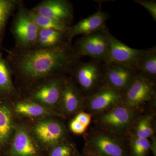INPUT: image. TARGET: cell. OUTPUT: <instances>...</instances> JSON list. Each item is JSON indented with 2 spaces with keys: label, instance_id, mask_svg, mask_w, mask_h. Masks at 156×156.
Returning a JSON list of instances; mask_svg holds the SVG:
<instances>
[{
  "label": "cell",
  "instance_id": "6da1fadb",
  "mask_svg": "<svg viewBox=\"0 0 156 156\" xmlns=\"http://www.w3.org/2000/svg\"><path fill=\"white\" fill-rule=\"evenodd\" d=\"M13 76L20 87L29 91L41 81L56 76H69L80 59L71 44L53 48L29 50L4 49Z\"/></svg>",
  "mask_w": 156,
  "mask_h": 156
},
{
  "label": "cell",
  "instance_id": "7a4b0ae2",
  "mask_svg": "<svg viewBox=\"0 0 156 156\" xmlns=\"http://www.w3.org/2000/svg\"><path fill=\"white\" fill-rule=\"evenodd\" d=\"M83 154L94 156H130L128 136L95 127L84 133Z\"/></svg>",
  "mask_w": 156,
  "mask_h": 156
},
{
  "label": "cell",
  "instance_id": "3957f363",
  "mask_svg": "<svg viewBox=\"0 0 156 156\" xmlns=\"http://www.w3.org/2000/svg\"><path fill=\"white\" fill-rule=\"evenodd\" d=\"M144 112L128 108L121 103L106 112L93 115L92 119L97 128L128 136L136 119Z\"/></svg>",
  "mask_w": 156,
  "mask_h": 156
},
{
  "label": "cell",
  "instance_id": "277c9868",
  "mask_svg": "<svg viewBox=\"0 0 156 156\" xmlns=\"http://www.w3.org/2000/svg\"><path fill=\"white\" fill-rule=\"evenodd\" d=\"M104 65L92 59L88 62L79 59L73 66L69 76L80 88L85 97L93 94L105 85Z\"/></svg>",
  "mask_w": 156,
  "mask_h": 156
},
{
  "label": "cell",
  "instance_id": "5b68a950",
  "mask_svg": "<svg viewBox=\"0 0 156 156\" xmlns=\"http://www.w3.org/2000/svg\"><path fill=\"white\" fill-rule=\"evenodd\" d=\"M39 30L23 2L15 11L11 26V32L15 41L14 48L27 50L34 48Z\"/></svg>",
  "mask_w": 156,
  "mask_h": 156
},
{
  "label": "cell",
  "instance_id": "8992f818",
  "mask_svg": "<svg viewBox=\"0 0 156 156\" xmlns=\"http://www.w3.org/2000/svg\"><path fill=\"white\" fill-rule=\"evenodd\" d=\"M156 98V83L137 73L124 93L122 103L128 108L144 112L148 110V106L154 107Z\"/></svg>",
  "mask_w": 156,
  "mask_h": 156
},
{
  "label": "cell",
  "instance_id": "52a82bcc",
  "mask_svg": "<svg viewBox=\"0 0 156 156\" xmlns=\"http://www.w3.org/2000/svg\"><path fill=\"white\" fill-rule=\"evenodd\" d=\"M109 32L106 27L77 39L73 47L78 58L88 56L104 64L108 63Z\"/></svg>",
  "mask_w": 156,
  "mask_h": 156
},
{
  "label": "cell",
  "instance_id": "ba28073f",
  "mask_svg": "<svg viewBox=\"0 0 156 156\" xmlns=\"http://www.w3.org/2000/svg\"><path fill=\"white\" fill-rule=\"evenodd\" d=\"M67 76H56L41 81L29 91L27 98L60 113L58 106L62 88Z\"/></svg>",
  "mask_w": 156,
  "mask_h": 156
},
{
  "label": "cell",
  "instance_id": "9c48e42d",
  "mask_svg": "<svg viewBox=\"0 0 156 156\" xmlns=\"http://www.w3.org/2000/svg\"><path fill=\"white\" fill-rule=\"evenodd\" d=\"M32 133L43 151L50 150L56 146L67 141V131L60 121L43 119L35 123Z\"/></svg>",
  "mask_w": 156,
  "mask_h": 156
},
{
  "label": "cell",
  "instance_id": "30bf717a",
  "mask_svg": "<svg viewBox=\"0 0 156 156\" xmlns=\"http://www.w3.org/2000/svg\"><path fill=\"white\" fill-rule=\"evenodd\" d=\"M124 93L105 85L93 94L85 97L83 111L93 115L106 112L122 102Z\"/></svg>",
  "mask_w": 156,
  "mask_h": 156
},
{
  "label": "cell",
  "instance_id": "8fae6325",
  "mask_svg": "<svg viewBox=\"0 0 156 156\" xmlns=\"http://www.w3.org/2000/svg\"><path fill=\"white\" fill-rule=\"evenodd\" d=\"M35 14L71 26L74 19L73 9L67 0H44L30 9Z\"/></svg>",
  "mask_w": 156,
  "mask_h": 156
},
{
  "label": "cell",
  "instance_id": "7c38bea8",
  "mask_svg": "<svg viewBox=\"0 0 156 156\" xmlns=\"http://www.w3.org/2000/svg\"><path fill=\"white\" fill-rule=\"evenodd\" d=\"M8 154L9 156H46L32 132L23 126L15 129Z\"/></svg>",
  "mask_w": 156,
  "mask_h": 156
},
{
  "label": "cell",
  "instance_id": "4fadbf2b",
  "mask_svg": "<svg viewBox=\"0 0 156 156\" xmlns=\"http://www.w3.org/2000/svg\"><path fill=\"white\" fill-rule=\"evenodd\" d=\"M105 85L125 93L137 74L136 70L116 62H110L104 65Z\"/></svg>",
  "mask_w": 156,
  "mask_h": 156
},
{
  "label": "cell",
  "instance_id": "5bb4252c",
  "mask_svg": "<svg viewBox=\"0 0 156 156\" xmlns=\"http://www.w3.org/2000/svg\"><path fill=\"white\" fill-rule=\"evenodd\" d=\"M85 97L75 82L68 76L62 91L58 106L59 112L66 117L76 114L83 110Z\"/></svg>",
  "mask_w": 156,
  "mask_h": 156
},
{
  "label": "cell",
  "instance_id": "9a60e30c",
  "mask_svg": "<svg viewBox=\"0 0 156 156\" xmlns=\"http://www.w3.org/2000/svg\"><path fill=\"white\" fill-rule=\"evenodd\" d=\"M108 43L109 62H116L134 69L140 58L150 50V48L143 50L131 48L120 41L110 32L108 34Z\"/></svg>",
  "mask_w": 156,
  "mask_h": 156
},
{
  "label": "cell",
  "instance_id": "2e32d148",
  "mask_svg": "<svg viewBox=\"0 0 156 156\" xmlns=\"http://www.w3.org/2000/svg\"><path fill=\"white\" fill-rule=\"evenodd\" d=\"M109 15L101 9L87 18L82 19L78 23L69 27L67 32L71 39L83 35H87L107 27L106 22Z\"/></svg>",
  "mask_w": 156,
  "mask_h": 156
},
{
  "label": "cell",
  "instance_id": "e0dca14e",
  "mask_svg": "<svg viewBox=\"0 0 156 156\" xmlns=\"http://www.w3.org/2000/svg\"><path fill=\"white\" fill-rule=\"evenodd\" d=\"M14 111L20 115L32 118L58 117L65 118L64 115L33 101L29 98L19 101L15 104Z\"/></svg>",
  "mask_w": 156,
  "mask_h": 156
},
{
  "label": "cell",
  "instance_id": "ac0fdd59",
  "mask_svg": "<svg viewBox=\"0 0 156 156\" xmlns=\"http://www.w3.org/2000/svg\"><path fill=\"white\" fill-rule=\"evenodd\" d=\"M67 31L54 29H40L34 48H53L71 44Z\"/></svg>",
  "mask_w": 156,
  "mask_h": 156
},
{
  "label": "cell",
  "instance_id": "d6986e66",
  "mask_svg": "<svg viewBox=\"0 0 156 156\" xmlns=\"http://www.w3.org/2000/svg\"><path fill=\"white\" fill-rule=\"evenodd\" d=\"M155 115L154 108L150 109L143 112L136 119L129 134L140 138L149 139L155 136L154 126Z\"/></svg>",
  "mask_w": 156,
  "mask_h": 156
},
{
  "label": "cell",
  "instance_id": "ffe728a7",
  "mask_svg": "<svg viewBox=\"0 0 156 156\" xmlns=\"http://www.w3.org/2000/svg\"><path fill=\"white\" fill-rule=\"evenodd\" d=\"M12 70L6 58L0 51V93L2 95L17 97L18 93L12 80Z\"/></svg>",
  "mask_w": 156,
  "mask_h": 156
},
{
  "label": "cell",
  "instance_id": "44dd1931",
  "mask_svg": "<svg viewBox=\"0 0 156 156\" xmlns=\"http://www.w3.org/2000/svg\"><path fill=\"white\" fill-rule=\"evenodd\" d=\"M135 69L137 73L156 83V47L150 48L148 52L140 58Z\"/></svg>",
  "mask_w": 156,
  "mask_h": 156
},
{
  "label": "cell",
  "instance_id": "7402d4cb",
  "mask_svg": "<svg viewBox=\"0 0 156 156\" xmlns=\"http://www.w3.org/2000/svg\"><path fill=\"white\" fill-rule=\"evenodd\" d=\"M22 2L21 0H0V51L5 49L2 44L8 21Z\"/></svg>",
  "mask_w": 156,
  "mask_h": 156
},
{
  "label": "cell",
  "instance_id": "603a6c76",
  "mask_svg": "<svg viewBox=\"0 0 156 156\" xmlns=\"http://www.w3.org/2000/svg\"><path fill=\"white\" fill-rule=\"evenodd\" d=\"M14 128L11 111L7 105H0V147L8 142Z\"/></svg>",
  "mask_w": 156,
  "mask_h": 156
},
{
  "label": "cell",
  "instance_id": "cb8c5ba5",
  "mask_svg": "<svg viewBox=\"0 0 156 156\" xmlns=\"http://www.w3.org/2000/svg\"><path fill=\"white\" fill-rule=\"evenodd\" d=\"M130 156H148L151 151V140L129 134L128 136Z\"/></svg>",
  "mask_w": 156,
  "mask_h": 156
},
{
  "label": "cell",
  "instance_id": "d4e9b609",
  "mask_svg": "<svg viewBox=\"0 0 156 156\" xmlns=\"http://www.w3.org/2000/svg\"><path fill=\"white\" fill-rule=\"evenodd\" d=\"M32 18L40 29H54L56 30L67 31L70 26L55 21L44 16H41L32 12L29 10Z\"/></svg>",
  "mask_w": 156,
  "mask_h": 156
},
{
  "label": "cell",
  "instance_id": "484cf974",
  "mask_svg": "<svg viewBox=\"0 0 156 156\" xmlns=\"http://www.w3.org/2000/svg\"><path fill=\"white\" fill-rule=\"evenodd\" d=\"M78 153L75 145L67 141L52 148L46 156H75Z\"/></svg>",
  "mask_w": 156,
  "mask_h": 156
},
{
  "label": "cell",
  "instance_id": "4316f807",
  "mask_svg": "<svg viewBox=\"0 0 156 156\" xmlns=\"http://www.w3.org/2000/svg\"><path fill=\"white\" fill-rule=\"evenodd\" d=\"M135 2L145 8L149 12L154 20H156V2L154 1L135 0Z\"/></svg>",
  "mask_w": 156,
  "mask_h": 156
},
{
  "label": "cell",
  "instance_id": "83f0119b",
  "mask_svg": "<svg viewBox=\"0 0 156 156\" xmlns=\"http://www.w3.org/2000/svg\"><path fill=\"white\" fill-rule=\"evenodd\" d=\"M69 127L70 131L74 134H84L88 128L87 126L80 122L75 118L71 121Z\"/></svg>",
  "mask_w": 156,
  "mask_h": 156
},
{
  "label": "cell",
  "instance_id": "f1b7e54d",
  "mask_svg": "<svg viewBox=\"0 0 156 156\" xmlns=\"http://www.w3.org/2000/svg\"><path fill=\"white\" fill-rule=\"evenodd\" d=\"M93 115L87 112L81 111L76 114L75 119L85 126L89 127L92 122Z\"/></svg>",
  "mask_w": 156,
  "mask_h": 156
},
{
  "label": "cell",
  "instance_id": "f546056e",
  "mask_svg": "<svg viewBox=\"0 0 156 156\" xmlns=\"http://www.w3.org/2000/svg\"><path fill=\"white\" fill-rule=\"evenodd\" d=\"M83 156L82 155L80 154H79V153H78L76 155V156Z\"/></svg>",
  "mask_w": 156,
  "mask_h": 156
},
{
  "label": "cell",
  "instance_id": "4dcf8cb0",
  "mask_svg": "<svg viewBox=\"0 0 156 156\" xmlns=\"http://www.w3.org/2000/svg\"><path fill=\"white\" fill-rule=\"evenodd\" d=\"M83 156H92V155H85V154H83Z\"/></svg>",
  "mask_w": 156,
  "mask_h": 156
}]
</instances>
